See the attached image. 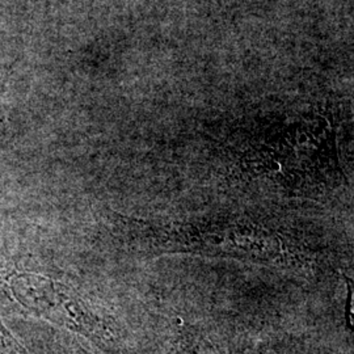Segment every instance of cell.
<instances>
[{"mask_svg":"<svg viewBox=\"0 0 354 354\" xmlns=\"http://www.w3.org/2000/svg\"><path fill=\"white\" fill-rule=\"evenodd\" d=\"M147 245L156 250L210 253L251 259L277 260L283 252L279 235L248 221L147 226Z\"/></svg>","mask_w":354,"mask_h":354,"instance_id":"6da1fadb","label":"cell"},{"mask_svg":"<svg viewBox=\"0 0 354 354\" xmlns=\"http://www.w3.org/2000/svg\"><path fill=\"white\" fill-rule=\"evenodd\" d=\"M0 354H21L17 344L13 342L12 337L7 333V330L0 324Z\"/></svg>","mask_w":354,"mask_h":354,"instance_id":"7a4b0ae2","label":"cell"}]
</instances>
